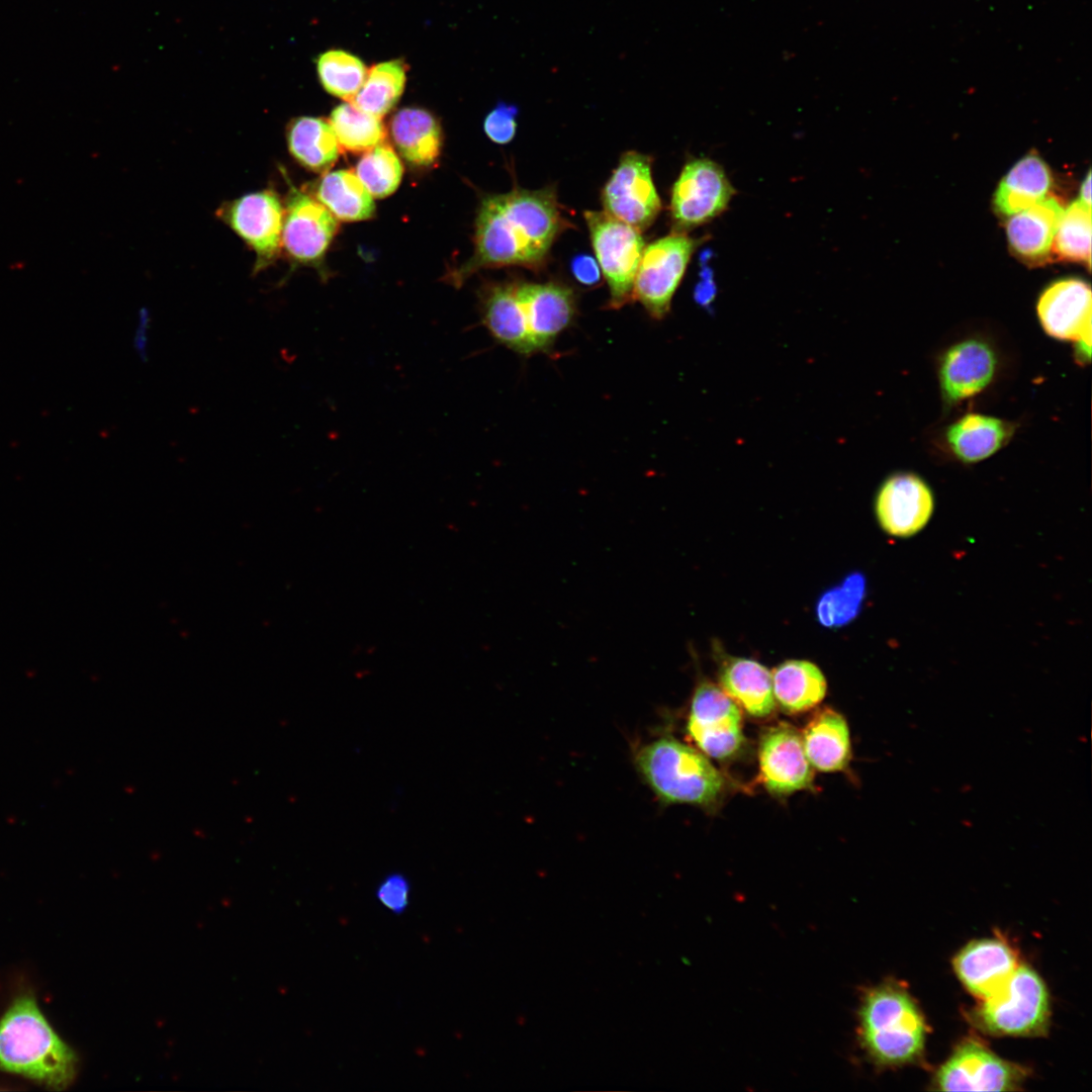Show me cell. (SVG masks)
<instances>
[{
	"instance_id": "obj_21",
	"label": "cell",
	"mask_w": 1092,
	"mask_h": 1092,
	"mask_svg": "<svg viewBox=\"0 0 1092 1092\" xmlns=\"http://www.w3.org/2000/svg\"><path fill=\"white\" fill-rule=\"evenodd\" d=\"M517 282L490 285L481 298L482 323L492 337L507 348L523 355L537 352L523 306L517 294Z\"/></svg>"
},
{
	"instance_id": "obj_36",
	"label": "cell",
	"mask_w": 1092,
	"mask_h": 1092,
	"mask_svg": "<svg viewBox=\"0 0 1092 1092\" xmlns=\"http://www.w3.org/2000/svg\"><path fill=\"white\" fill-rule=\"evenodd\" d=\"M518 107L499 102L484 118L483 129L489 140L498 145L510 143L517 130Z\"/></svg>"
},
{
	"instance_id": "obj_23",
	"label": "cell",
	"mask_w": 1092,
	"mask_h": 1092,
	"mask_svg": "<svg viewBox=\"0 0 1092 1092\" xmlns=\"http://www.w3.org/2000/svg\"><path fill=\"white\" fill-rule=\"evenodd\" d=\"M722 690L749 715L769 716L776 708L771 673L759 662L726 657L719 670Z\"/></svg>"
},
{
	"instance_id": "obj_4",
	"label": "cell",
	"mask_w": 1092,
	"mask_h": 1092,
	"mask_svg": "<svg viewBox=\"0 0 1092 1092\" xmlns=\"http://www.w3.org/2000/svg\"><path fill=\"white\" fill-rule=\"evenodd\" d=\"M858 1018L861 1043L879 1065H904L921 1056L925 1021L914 999L901 986L887 982L870 989Z\"/></svg>"
},
{
	"instance_id": "obj_10",
	"label": "cell",
	"mask_w": 1092,
	"mask_h": 1092,
	"mask_svg": "<svg viewBox=\"0 0 1092 1092\" xmlns=\"http://www.w3.org/2000/svg\"><path fill=\"white\" fill-rule=\"evenodd\" d=\"M995 345L981 336L960 339L944 349L937 360V381L942 403L952 407L992 385L1000 370Z\"/></svg>"
},
{
	"instance_id": "obj_1",
	"label": "cell",
	"mask_w": 1092,
	"mask_h": 1092,
	"mask_svg": "<svg viewBox=\"0 0 1092 1092\" xmlns=\"http://www.w3.org/2000/svg\"><path fill=\"white\" fill-rule=\"evenodd\" d=\"M571 224L552 187L514 188L488 195L478 209L472 257L450 275L460 285L482 268L522 266L539 269L558 236Z\"/></svg>"
},
{
	"instance_id": "obj_14",
	"label": "cell",
	"mask_w": 1092,
	"mask_h": 1092,
	"mask_svg": "<svg viewBox=\"0 0 1092 1092\" xmlns=\"http://www.w3.org/2000/svg\"><path fill=\"white\" fill-rule=\"evenodd\" d=\"M338 231L336 217L315 198L291 187L284 209L281 247L294 262L316 266Z\"/></svg>"
},
{
	"instance_id": "obj_5",
	"label": "cell",
	"mask_w": 1092,
	"mask_h": 1092,
	"mask_svg": "<svg viewBox=\"0 0 1092 1092\" xmlns=\"http://www.w3.org/2000/svg\"><path fill=\"white\" fill-rule=\"evenodd\" d=\"M1049 993L1031 968L1019 965L1005 985L981 1000L973 1021L992 1035L1038 1036L1050 1023Z\"/></svg>"
},
{
	"instance_id": "obj_37",
	"label": "cell",
	"mask_w": 1092,
	"mask_h": 1092,
	"mask_svg": "<svg viewBox=\"0 0 1092 1092\" xmlns=\"http://www.w3.org/2000/svg\"><path fill=\"white\" fill-rule=\"evenodd\" d=\"M411 884L400 873L388 874L377 886L375 896L391 913L402 914L410 903Z\"/></svg>"
},
{
	"instance_id": "obj_22",
	"label": "cell",
	"mask_w": 1092,
	"mask_h": 1092,
	"mask_svg": "<svg viewBox=\"0 0 1092 1092\" xmlns=\"http://www.w3.org/2000/svg\"><path fill=\"white\" fill-rule=\"evenodd\" d=\"M1063 212L1060 201L1050 196L1011 215L1006 223L1011 250L1027 262L1044 261L1053 247Z\"/></svg>"
},
{
	"instance_id": "obj_20",
	"label": "cell",
	"mask_w": 1092,
	"mask_h": 1092,
	"mask_svg": "<svg viewBox=\"0 0 1092 1092\" xmlns=\"http://www.w3.org/2000/svg\"><path fill=\"white\" fill-rule=\"evenodd\" d=\"M1017 425L1011 421L981 413H967L943 431L946 451L963 463H977L990 458L1006 446Z\"/></svg>"
},
{
	"instance_id": "obj_12",
	"label": "cell",
	"mask_w": 1092,
	"mask_h": 1092,
	"mask_svg": "<svg viewBox=\"0 0 1092 1092\" xmlns=\"http://www.w3.org/2000/svg\"><path fill=\"white\" fill-rule=\"evenodd\" d=\"M687 731L707 755L726 759L743 743L741 715L736 703L712 682L701 681L693 695Z\"/></svg>"
},
{
	"instance_id": "obj_15",
	"label": "cell",
	"mask_w": 1092,
	"mask_h": 1092,
	"mask_svg": "<svg viewBox=\"0 0 1092 1092\" xmlns=\"http://www.w3.org/2000/svg\"><path fill=\"white\" fill-rule=\"evenodd\" d=\"M934 510V495L919 475L899 471L887 477L878 489L875 513L882 529L889 535L907 538L917 534L929 522Z\"/></svg>"
},
{
	"instance_id": "obj_11",
	"label": "cell",
	"mask_w": 1092,
	"mask_h": 1092,
	"mask_svg": "<svg viewBox=\"0 0 1092 1092\" xmlns=\"http://www.w3.org/2000/svg\"><path fill=\"white\" fill-rule=\"evenodd\" d=\"M651 162L647 155L624 153L601 195L606 213L640 232L648 229L661 210Z\"/></svg>"
},
{
	"instance_id": "obj_30",
	"label": "cell",
	"mask_w": 1092,
	"mask_h": 1092,
	"mask_svg": "<svg viewBox=\"0 0 1092 1092\" xmlns=\"http://www.w3.org/2000/svg\"><path fill=\"white\" fill-rule=\"evenodd\" d=\"M406 64L398 59L374 65L351 103L369 114L382 117L399 100L405 86Z\"/></svg>"
},
{
	"instance_id": "obj_26",
	"label": "cell",
	"mask_w": 1092,
	"mask_h": 1092,
	"mask_svg": "<svg viewBox=\"0 0 1092 1092\" xmlns=\"http://www.w3.org/2000/svg\"><path fill=\"white\" fill-rule=\"evenodd\" d=\"M803 745L811 765L821 771L844 769L850 759V739L844 718L825 708L805 727Z\"/></svg>"
},
{
	"instance_id": "obj_2",
	"label": "cell",
	"mask_w": 1092,
	"mask_h": 1092,
	"mask_svg": "<svg viewBox=\"0 0 1092 1092\" xmlns=\"http://www.w3.org/2000/svg\"><path fill=\"white\" fill-rule=\"evenodd\" d=\"M78 1059L50 1025L33 996L17 997L0 1018V1070L51 1089L74 1080Z\"/></svg>"
},
{
	"instance_id": "obj_34",
	"label": "cell",
	"mask_w": 1092,
	"mask_h": 1092,
	"mask_svg": "<svg viewBox=\"0 0 1092 1092\" xmlns=\"http://www.w3.org/2000/svg\"><path fill=\"white\" fill-rule=\"evenodd\" d=\"M356 174L372 197L383 198L397 189L403 168L391 146L382 143L362 156Z\"/></svg>"
},
{
	"instance_id": "obj_39",
	"label": "cell",
	"mask_w": 1092,
	"mask_h": 1092,
	"mask_svg": "<svg viewBox=\"0 0 1092 1092\" xmlns=\"http://www.w3.org/2000/svg\"><path fill=\"white\" fill-rule=\"evenodd\" d=\"M1079 200L1091 206V173H1090V171L1087 173V176L1084 179V181H1083V183H1082V185L1080 187V198H1079Z\"/></svg>"
},
{
	"instance_id": "obj_33",
	"label": "cell",
	"mask_w": 1092,
	"mask_h": 1092,
	"mask_svg": "<svg viewBox=\"0 0 1092 1092\" xmlns=\"http://www.w3.org/2000/svg\"><path fill=\"white\" fill-rule=\"evenodd\" d=\"M1054 250L1061 259L1091 262V206L1076 200L1064 210L1055 238Z\"/></svg>"
},
{
	"instance_id": "obj_25",
	"label": "cell",
	"mask_w": 1092,
	"mask_h": 1092,
	"mask_svg": "<svg viewBox=\"0 0 1092 1092\" xmlns=\"http://www.w3.org/2000/svg\"><path fill=\"white\" fill-rule=\"evenodd\" d=\"M390 132L398 153L412 165L430 166L441 153L440 123L426 109L401 108L391 118Z\"/></svg>"
},
{
	"instance_id": "obj_6",
	"label": "cell",
	"mask_w": 1092,
	"mask_h": 1092,
	"mask_svg": "<svg viewBox=\"0 0 1092 1092\" xmlns=\"http://www.w3.org/2000/svg\"><path fill=\"white\" fill-rule=\"evenodd\" d=\"M584 218L609 286V306L620 308L633 298L635 276L645 248L641 232L605 211H585Z\"/></svg>"
},
{
	"instance_id": "obj_24",
	"label": "cell",
	"mask_w": 1092,
	"mask_h": 1092,
	"mask_svg": "<svg viewBox=\"0 0 1092 1092\" xmlns=\"http://www.w3.org/2000/svg\"><path fill=\"white\" fill-rule=\"evenodd\" d=\"M1051 186L1049 166L1037 154L1029 153L1000 181L994 195L995 210L1011 216L1044 199Z\"/></svg>"
},
{
	"instance_id": "obj_32",
	"label": "cell",
	"mask_w": 1092,
	"mask_h": 1092,
	"mask_svg": "<svg viewBox=\"0 0 1092 1092\" xmlns=\"http://www.w3.org/2000/svg\"><path fill=\"white\" fill-rule=\"evenodd\" d=\"M315 65L324 89L348 102L360 90L368 72L358 57L343 50H329L321 54Z\"/></svg>"
},
{
	"instance_id": "obj_18",
	"label": "cell",
	"mask_w": 1092,
	"mask_h": 1092,
	"mask_svg": "<svg viewBox=\"0 0 1092 1092\" xmlns=\"http://www.w3.org/2000/svg\"><path fill=\"white\" fill-rule=\"evenodd\" d=\"M516 287L537 352L550 349L559 334L573 321V290L557 282L517 281Z\"/></svg>"
},
{
	"instance_id": "obj_13",
	"label": "cell",
	"mask_w": 1092,
	"mask_h": 1092,
	"mask_svg": "<svg viewBox=\"0 0 1092 1092\" xmlns=\"http://www.w3.org/2000/svg\"><path fill=\"white\" fill-rule=\"evenodd\" d=\"M1026 1071L1005 1061L982 1043L969 1039L961 1043L935 1076L942 1091L1018 1090Z\"/></svg>"
},
{
	"instance_id": "obj_31",
	"label": "cell",
	"mask_w": 1092,
	"mask_h": 1092,
	"mask_svg": "<svg viewBox=\"0 0 1092 1092\" xmlns=\"http://www.w3.org/2000/svg\"><path fill=\"white\" fill-rule=\"evenodd\" d=\"M329 122L340 148L350 153L368 152L384 143L386 136L380 117L362 111L348 101L332 111Z\"/></svg>"
},
{
	"instance_id": "obj_19",
	"label": "cell",
	"mask_w": 1092,
	"mask_h": 1092,
	"mask_svg": "<svg viewBox=\"0 0 1092 1092\" xmlns=\"http://www.w3.org/2000/svg\"><path fill=\"white\" fill-rule=\"evenodd\" d=\"M956 975L975 997L995 994L1020 965L1015 949L1000 938L973 940L953 959Z\"/></svg>"
},
{
	"instance_id": "obj_35",
	"label": "cell",
	"mask_w": 1092,
	"mask_h": 1092,
	"mask_svg": "<svg viewBox=\"0 0 1092 1092\" xmlns=\"http://www.w3.org/2000/svg\"><path fill=\"white\" fill-rule=\"evenodd\" d=\"M866 594L864 577L848 575L843 582L823 594L817 604V617L826 627H838L851 621L858 613Z\"/></svg>"
},
{
	"instance_id": "obj_9",
	"label": "cell",
	"mask_w": 1092,
	"mask_h": 1092,
	"mask_svg": "<svg viewBox=\"0 0 1092 1092\" xmlns=\"http://www.w3.org/2000/svg\"><path fill=\"white\" fill-rule=\"evenodd\" d=\"M216 215L254 252V273L277 259L281 251L284 208L275 191L258 190L225 201L216 210Z\"/></svg>"
},
{
	"instance_id": "obj_17",
	"label": "cell",
	"mask_w": 1092,
	"mask_h": 1092,
	"mask_svg": "<svg viewBox=\"0 0 1092 1092\" xmlns=\"http://www.w3.org/2000/svg\"><path fill=\"white\" fill-rule=\"evenodd\" d=\"M1091 288L1069 277L1050 284L1038 297L1036 314L1045 334L1072 343L1091 337Z\"/></svg>"
},
{
	"instance_id": "obj_7",
	"label": "cell",
	"mask_w": 1092,
	"mask_h": 1092,
	"mask_svg": "<svg viewBox=\"0 0 1092 1092\" xmlns=\"http://www.w3.org/2000/svg\"><path fill=\"white\" fill-rule=\"evenodd\" d=\"M700 240L686 233L672 234L644 248L635 276L633 298L656 320L669 311L672 297Z\"/></svg>"
},
{
	"instance_id": "obj_8",
	"label": "cell",
	"mask_w": 1092,
	"mask_h": 1092,
	"mask_svg": "<svg viewBox=\"0 0 1092 1092\" xmlns=\"http://www.w3.org/2000/svg\"><path fill=\"white\" fill-rule=\"evenodd\" d=\"M735 189L722 167L702 158L690 161L673 184L670 213L674 232L705 224L728 207Z\"/></svg>"
},
{
	"instance_id": "obj_3",
	"label": "cell",
	"mask_w": 1092,
	"mask_h": 1092,
	"mask_svg": "<svg viewBox=\"0 0 1092 1092\" xmlns=\"http://www.w3.org/2000/svg\"><path fill=\"white\" fill-rule=\"evenodd\" d=\"M634 764L663 805L710 806L724 788L721 774L707 757L672 736H660L638 747Z\"/></svg>"
},
{
	"instance_id": "obj_27",
	"label": "cell",
	"mask_w": 1092,
	"mask_h": 1092,
	"mask_svg": "<svg viewBox=\"0 0 1092 1092\" xmlns=\"http://www.w3.org/2000/svg\"><path fill=\"white\" fill-rule=\"evenodd\" d=\"M286 142L293 159L316 173L332 168L340 154V146L330 122L320 117L299 116L290 120L286 128Z\"/></svg>"
},
{
	"instance_id": "obj_28",
	"label": "cell",
	"mask_w": 1092,
	"mask_h": 1092,
	"mask_svg": "<svg viewBox=\"0 0 1092 1092\" xmlns=\"http://www.w3.org/2000/svg\"><path fill=\"white\" fill-rule=\"evenodd\" d=\"M775 700L787 713H801L815 707L826 693L821 670L807 660H787L771 673Z\"/></svg>"
},
{
	"instance_id": "obj_38",
	"label": "cell",
	"mask_w": 1092,
	"mask_h": 1092,
	"mask_svg": "<svg viewBox=\"0 0 1092 1092\" xmlns=\"http://www.w3.org/2000/svg\"><path fill=\"white\" fill-rule=\"evenodd\" d=\"M570 268L575 279L586 286L597 284L601 278V269L598 261L589 255L579 254L570 263Z\"/></svg>"
},
{
	"instance_id": "obj_16",
	"label": "cell",
	"mask_w": 1092,
	"mask_h": 1092,
	"mask_svg": "<svg viewBox=\"0 0 1092 1092\" xmlns=\"http://www.w3.org/2000/svg\"><path fill=\"white\" fill-rule=\"evenodd\" d=\"M758 758L760 778L769 793L784 796L812 787V765L794 727L780 723L765 730Z\"/></svg>"
},
{
	"instance_id": "obj_29",
	"label": "cell",
	"mask_w": 1092,
	"mask_h": 1092,
	"mask_svg": "<svg viewBox=\"0 0 1092 1092\" xmlns=\"http://www.w3.org/2000/svg\"><path fill=\"white\" fill-rule=\"evenodd\" d=\"M314 197L336 218L344 221L364 220L375 211L371 194L350 170L325 174L316 184Z\"/></svg>"
}]
</instances>
